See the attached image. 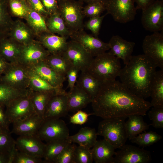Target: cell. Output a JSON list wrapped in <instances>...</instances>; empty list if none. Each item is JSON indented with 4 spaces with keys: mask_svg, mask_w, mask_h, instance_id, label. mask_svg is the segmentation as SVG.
Returning <instances> with one entry per match:
<instances>
[{
    "mask_svg": "<svg viewBox=\"0 0 163 163\" xmlns=\"http://www.w3.org/2000/svg\"><path fill=\"white\" fill-rule=\"evenodd\" d=\"M93 115L104 119L130 115L145 116L152 107L150 102L132 93L116 80L102 83L91 103Z\"/></svg>",
    "mask_w": 163,
    "mask_h": 163,
    "instance_id": "1",
    "label": "cell"
},
{
    "mask_svg": "<svg viewBox=\"0 0 163 163\" xmlns=\"http://www.w3.org/2000/svg\"><path fill=\"white\" fill-rule=\"evenodd\" d=\"M156 68L144 54L132 56L118 77L131 91L145 99L150 97L149 87Z\"/></svg>",
    "mask_w": 163,
    "mask_h": 163,
    "instance_id": "2",
    "label": "cell"
},
{
    "mask_svg": "<svg viewBox=\"0 0 163 163\" xmlns=\"http://www.w3.org/2000/svg\"><path fill=\"white\" fill-rule=\"evenodd\" d=\"M121 69L120 59L105 52L94 57L87 70L103 83L115 80Z\"/></svg>",
    "mask_w": 163,
    "mask_h": 163,
    "instance_id": "3",
    "label": "cell"
},
{
    "mask_svg": "<svg viewBox=\"0 0 163 163\" xmlns=\"http://www.w3.org/2000/svg\"><path fill=\"white\" fill-rule=\"evenodd\" d=\"M125 118L118 117L104 119L99 123L97 133L114 147L120 149L128 139Z\"/></svg>",
    "mask_w": 163,
    "mask_h": 163,
    "instance_id": "4",
    "label": "cell"
},
{
    "mask_svg": "<svg viewBox=\"0 0 163 163\" xmlns=\"http://www.w3.org/2000/svg\"><path fill=\"white\" fill-rule=\"evenodd\" d=\"M58 12L66 26L72 33L83 30V3L76 0L59 1Z\"/></svg>",
    "mask_w": 163,
    "mask_h": 163,
    "instance_id": "5",
    "label": "cell"
},
{
    "mask_svg": "<svg viewBox=\"0 0 163 163\" xmlns=\"http://www.w3.org/2000/svg\"><path fill=\"white\" fill-rule=\"evenodd\" d=\"M134 3V0H108L105 5L106 10L115 21L126 23L135 18L137 9Z\"/></svg>",
    "mask_w": 163,
    "mask_h": 163,
    "instance_id": "6",
    "label": "cell"
},
{
    "mask_svg": "<svg viewBox=\"0 0 163 163\" xmlns=\"http://www.w3.org/2000/svg\"><path fill=\"white\" fill-rule=\"evenodd\" d=\"M144 54L157 67L163 70V32H154L144 38L142 44Z\"/></svg>",
    "mask_w": 163,
    "mask_h": 163,
    "instance_id": "7",
    "label": "cell"
},
{
    "mask_svg": "<svg viewBox=\"0 0 163 163\" xmlns=\"http://www.w3.org/2000/svg\"><path fill=\"white\" fill-rule=\"evenodd\" d=\"M37 134L42 141L46 142L67 139L69 136L65 122L60 119L44 120Z\"/></svg>",
    "mask_w": 163,
    "mask_h": 163,
    "instance_id": "8",
    "label": "cell"
},
{
    "mask_svg": "<svg viewBox=\"0 0 163 163\" xmlns=\"http://www.w3.org/2000/svg\"><path fill=\"white\" fill-rule=\"evenodd\" d=\"M142 11L141 22L145 30L153 32L163 30V1L155 0Z\"/></svg>",
    "mask_w": 163,
    "mask_h": 163,
    "instance_id": "9",
    "label": "cell"
},
{
    "mask_svg": "<svg viewBox=\"0 0 163 163\" xmlns=\"http://www.w3.org/2000/svg\"><path fill=\"white\" fill-rule=\"evenodd\" d=\"M62 54L81 72L88 69L94 58L81 44L72 40L67 42Z\"/></svg>",
    "mask_w": 163,
    "mask_h": 163,
    "instance_id": "10",
    "label": "cell"
},
{
    "mask_svg": "<svg viewBox=\"0 0 163 163\" xmlns=\"http://www.w3.org/2000/svg\"><path fill=\"white\" fill-rule=\"evenodd\" d=\"M29 80L28 68L19 62L11 63L5 73L0 76V82L18 89L29 88Z\"/></svg>",
    "mask_w": 163,
    "mask_h": 163,
    "instance_id": "11",
    "label": "cell"
},
{
    "mask_svg": "<svg viewBox=\"0 0 163 163\" xmlns=\"http://www.w3.org/2000/svg\"><path fill=\"white\" fill-rule=\"evenodd\" d=\"M30 91L27 95L14 99L5 106L6 113L10 124L35 113L30 98Z\"/></svg>",
    "mask_w": 163,
    "mask_h": 163,
    "instance_id": "12",
    "label": "cell"
},
{
    "mask_svg": "<svg viewBox=\"0 0 163 163\" xmlns=\"http://www.w3.org/2000/svg\"><path fill=\"white\" fill-rule=\"evenodd\" d=\"M152 159L149 151L125 144L116 152L112 163H148Z\"/></svg>",
    "mask_w": 163,
    "mask_h": 163,
    "instance_id": "13",
    "label": "cell"
},
{
    "mask_svg": "<svg viewBox=\"0 0 163 163\" xmlns=\"http://www.w3.org/2000/svg\"><path fill=\"white\" fill-rule=\"evenodd\" d=\"M50 54L39 41L34 40L23 45L18 62L29 67L44 61Z\"/></svg>",
    "mask_w": 163,
    "mask_h": 163,
    "instance_id": "14",
    "label": "cell"
},
{
    "mask_svg": "<svg viewBox=\"0 0 163 163\" xmlns=\"http://www.w3.org/2000/svg\"><path fill=\"white\" fill-rule=\"evenodd\" d=\"M70 37L72 40L81 44L93 57L106 52L110 49L108 43L87 34L83 29L72 33Z\"/></svg>",
    "mask_w": 163,
    "mask_h": 163,
    "instance_id": "15",
    "label": "cell"
},
{
    "mask_svg": "<svg viewBox=\"0 0 163 163\" xmlns=\"http://www.w3.org/2000/svg\"><path fill=\"white\" fill-rule=\"evenodd\" d=\"M16 149L19 151L43 158L46 149L37 134L19 136L15 140Z\"/></svg>",
    "mask_w": 163,
    "mask_h": 163,
    "instance_id": "16",
    "label": "cell"
},
{
    "mask_svg": "<svg viewBox=\"0 0 163 163\" xmlns=\"http://www.w3.org/2000/svg\"><path fill=\"white\" fill-rule=\"evenodd\" d=\"M108 53L121 59L125 65L129 61L132 55L135 43L123 39L118 35H113L108 43Z\"/></svg>",
    "mask_w": 163,
    "mask_h": 163,
    "instance_id": "17",
    "label": "cell"
},
{
    "mask_svg": "<svg viewBox=\"0 0 163 163\" xmlns=\"http://www.w3.org/2000/svg\"><path fill=\"white\" fill-rule=\"evenodd\" d=\"M68 112L67 92L56 93L52 97L46 106L44 120L59 119Z\"/></svg>",
    "mask_w": 163,
    "mask_h": 163,
    "instance_id": "18",
    "label": "cell"
},
{
    "mask_svg": "<svg viewBox=\"0 0 163 163\" xmlns=\"http://www.w3.org/2000/svg\"><path fill=\"white\" fill-rule=\"evenodd\" d=\"M28 68L53 87L63 89V83L66 78L59 74L44 61Z\"/></svg>",
    "mask_w": 163,
    "mask_h": 163,
    "instance_id": "19",
    "label": "cell"
},
{
    "mask_svg": "<svg viewBox=\"0 0 163 163\" xmlns=\"http://www.w3.org/2000/svg\"><path fill=\"white\" fill-rule=\"evenodd\" d=\"M43 120L35 113L13 123L11 133L21 136L37 134Z\"/></svg>",
    "mask_w": 163,
    "mask_h": 163,
    "instance_id": "20",
    "label": "cell"
},
{
    "mask_svg": "<svg viewBox=\"0 0 163 163\" xmlns=\"http://www.w3.org/2000/svg\"><path fill=\"white\" fill-rule=\"evenodd\" d=\"M67 96L68 112H76L82 110L92 101L90 96L76 85L67 92Z\"/></svg>",
    "mask_w": 163,
    "mask_h": 163,
    "instance_id": "21",
    "label": "cell"
},
{
    "mask_svg": "<svg viewBox=\"0 0 163 163\" xmlns=\"http://www.w3.org/2000/svg\"><path fill=\"white\" fill-rule=\"evenodd\" d=\"M91 149L96 163H112L116 148L104 139L97 140Z\"/></svg>",
    "mask_w": 163,
    "mask_h": 163,
    "instance_id": "22",
    "label": "cell"
},
{
    "mask_svg": "<svg viewBox=\"0 0 163 163\" xmlns=\"http://www.w3.org/2000/svg\"><path fill=\"white\" fill-rule=\"evenodd\" d=\"M39 35V41L50 54L63 53L67 44L68 37L56 35L50 32L43 33Z\"/></svg>",
    "mask_w": 163,
    "mask_h": 163,
    "instance_id": "23",
    "label": "cell"
},
{
    "mask_svg": "<svg viewBox=\"0 0 163 163\" xmlns=\"http://www.w3.org/2000/svg\"><path fill=\"white\" fill-rule=\"evenodd\" d=\"M8 37L0 40V55L11 63L18 62L23 45Z\"/></svg>",
    "mask_w": 163,
    "mask_h": 163,
    "instance_id": "24",
    "label": "cell"
},
{
    "mask_svg": "<svg viewBox=\"0 0 163 163\" xmlns=\"http://www.w3.org/2000/svg\"><path fill=\"white\" fill-rule=\"evenodd\" d=\"M152 107H163V70L155 72L149 87Z\"/></svg>",
    "mask_w": 163,
    "mask_h": 163,
    "instance_id": "25",
    "label": "cell"
},
{
    "mask_svg": "<svg viewBox=\"0 0 163 163\" xmlns=\"http://www.w3.org/2000/svg\"><path fill=\"white\" fill-rule=\"evenodd\" d=\"M102 83L86 70L81 72L76 85L85 91L92 101L98 92Z\"/></svg>",
    "mask_w": 163,
    "mask_h": 163,
    "instance_id": "26",
    "label": "cell"
},
{
    "mask_svg": "<svg viewBox=\"0 0 163 163\" xmlns=\"http://www.w3.org/2000/svg\"><path fill=\"white\" fill-rule=\"evenodd\" d=\"M59 93L55 91H31L30 100L35 113L44 120V115L46 106L52 97Z\"/></svg>",
    "mask_w": 163,
    "mask_h": 163,
    "instance_id": "27",
    "label": "cell"
},
{
    "mask_svg": "<svg viewBox=\"0 0 163 163\" xmlns=\"http://www.w3.org/2000/svg\"><path fill=\"white\" fill-rule=\"evenodd\" d=\"M97 135L95 129L85 127L81 128L76 134L69 136L68 139L72 143L90 149L97 140Z\"/></svg>",
    "mask_w": 163,
    "mask_h": 163,
    "instance_id": "28",
    "label": "cell"
},
{
    "mask_svg": "<svg viewBox=\"0 0 163 163\" xmlns=\"http://www.w3.org/2000/svg\"><path fill=\"white\" fill-rule=\"evenodd\" d=\"M8 35L10 37L22 45H25L33 40L34 32L23 22L18 21L13 24Z\"/></svg>",
    "mask_w": 163,
    "mask_h": 163,
    "instance_id": "29",
    "label": "cell"
},
{
    "mask_svg": "<svg viewBox=\"0 0 163 163\" xmlns=\"http://www.w3.org/2000/svg\"><path fill=\"white\" fill-rule=\"evenodd\" d=\"M72 142L69 139H62L46 142L43 158L44 163H54L63 150Z\"/></svg>",
    "mask_w": 163,
    "mask_h": 163,
    "instance_id": "30",
    "label": "cell"
},
{
    "mask_svg": "<svg viewBox=\"0 0 163 163\" xmlns=\"http://www.w3.org/2000/svg\"><path fill=\"white\" fill-rule=\"evenodd\" d=\"M46 22L48 29L51 33H56L60 36L68 37L72 34L59 12L49 14L46 18Z\"/></svg>",
    "mask_w": 163,
    "mask_h": 163,
    "instance_id": "31",
    "label": "cell"
},
{
    "mask_svg": "<svg viewBox=\"0 0 163 163\" xmlns=\"http://www.w3.org/2000/svg\"><path fill=\"white\" fill-rule=\"evenodd\" d=\"M142 115L133 114L129 116L125 122V126L127 138L129 140L149 129V125L144 122Z\"/></svg>",
    "mask_w": 163,
    "mask_h": 163,
    "instance_id": "32",
    "label": "cell"
},
{
    "mask_svg": "<svg viewBox=\"0 0 163 163\" xmlns=\"http://www.w3.org/2000/svg\"><path fill=\"white\" fill-rule=\"evenodd\" d=\"M44 61L59 74L66 78L68 72L72 66L62 54H50Z\"/></svg>",
    "mask_w": 163,
    "mask_h": 163,
    "instance_id": "33",
    "label": "cell"
},
{
    "mask_svg": "<svg viewBox=\"0 0 163 163\" xmlns=\"http://www.w3.org/2000/svg\"><path fill=\"white\" fill-rule=\"evenodd\" d=\"M31 90L17 89L0 81V104L5 107L14 99L27 94Z\"/></svg>",
    "mask_w": 163,
    "mask_h": 163,
    "instance_id": "34",
    "label": "cell"
},
{
    "mask_svg": "<svg viewBox=\"0 0 163 163\" xmlns=\"http://www.w3.org/2000/svg\"><path fill=\"white\" fill-rule=\"evenodd\" d=\"M26 19L34 33L40 35L43 33L50 32L46 24V18L31 9Z\"/></svg>",
    "mask_w": 163,
    "mask_h": 163,
    "instance_id": "35",
    "label": "cell"
},
{
    "mask_svg": "<svg viewBox=\"0 0 163 163\" xmlns=\"http://www.w3.org/2000/svg\"><path fill=\"white\" fill-rule=\"evenodd\" d=\"M28 68L30 79L29 88L31 91H55L59 93H64L66 92L63 89H59L53 87L29 68Z\"/></svg>",
    "mask_w": 163,
    "mask_h": 163,
    "instance_id": "36",
    "label": "cell"
},
{
    "mask_svg": "<svg viewBox=\"0 0 163 163\" xmlns=\"http://www.w3.org/2000/svg\"><path fill=\"white\" fill-rule=\"evenodd\" d=\"M9 12L15 17L26 18L30 10L26 0H7Z\"/></svg>",
    "mask_w": 163,
    "mask_h": 163,
    "instance_id": "37",
    "label": "cell"
},
{
    "mask_svg": "<svg viewBox=\"0 0 163 163\" xmlns=\"http://www.w3.org/2000/svg\"><path fill=\"white\" fill-rule=\"evenodd\" d=\"M162 138L161 136L153 131H149L141 134L134 137L130 140L131 142L140 146H149L159 141Z\"/></svg>",
    "mask_w": 163,
    "mask_h": 163,
    "instance_id": "38",
    "label": "cell"
},
{
    "mask_svg": "<svg viewBox=\"0 0 163 163\" xmlns=\"http://www.w3.org/2000/svg\"><path fill=\"white\" fill-rule=\"evenodd\" d=\"M13 23L10 15L7 0H0V31L8 33Z\"/></svg>",
    "mask_w": 163,
    "mask_h": 163,
    "instance_id": "39",
    "label": "cell"
},
{
    "mask_svg": "<svg viewBox=\"0 0 163 163\" xmlns=\"http://www.w3.org/2000/svg\"><path fill=\"white\" fill-rule=\"evenodd\" d=\"M10 130L0 128V151L12 153L15 149V140Z\"/></svg>",
    "mask_w": 163,
    "mask_h": 163,
    "instance_id": "40",
    "label": "cell"
},
{
    "mask_svg": "<svg viewBox=\"0 0 163 163\" xmlns=\"http://www.w3.org/2000/svg\"><path fill=\"white\" fill-rule=\"evenodd\" d=\"M42 158L19 151L16 148L12 153L11 163H43Z\"/></svg>",
    "mask_w": 163,
    "mask_h": 163,
    "instance_id": "41",
    "label": "cell"
},
{
    "mask_svg": "<svg viewBox=\"0 0 163 163\" xmlns=\"http://www.w3.org/2000/svg\"><path fill=\"white\" fill-rule=\"evenodd\" d=\"M93 159L90 149L80 145L76 146L74 163H92Z\"/></svg>",
    "mask_w": 163,
    "mask_h": 163,
    "instance_id": "42",
    "label": "cell"
},
{
    "mask_svg": "<svg viewBox=\"0 0 163 163\" xmlns=\"http://www.w3.org/2000/svg\"><path fill=\"white\" fill-rule=\"evenodd\" d=\"M106 10L105 5L99 2H92L87 4L83 8L84 16L91 18L101 15Z\"/></svg>",
    "mask_w": 163,
    "mask_h": 163,
    "instance_id": "43",
    "label": "cell"
},
{
    "mask_svg": "<svg viewBox=\"0 0 163 163\" xmlns=\"http://www.w3.org/2000/svg\"><path fill=\"white\" fill-rule=\"evenodd\" d=\"M76 146L74 143L69 144L56 158L54 163H74L75 152Z\"/></svg>",
    "mask_w": 163,
    "mask_h": 163,
    "instance_id": "44",
    "label": "cell"
},
{
    "mask_svg": "<svg viewBox=\"0 0 163 163\" xmlns=\"http://www.w3.org/2000/svg\"><path fill=\"white\" fill-rule=\"evenodd\" d=\"M148 115L154 128H163V107H153L149 111Z\"/></svg>",
    "mask_w": 163,
    "mask_h": 163,
    "instance_id": "45",
    "label": "cell"
},
{
    "mask_svg": "<svg viewBox=\"0 0 163 163\" xmlns=\"http://www.w3.org/2000/svg\"><path fill=\"white\" fill-rule=\"evenodd\" d=\"M106 14L90 18L86 23V28L90 30L95 37L99 34L103 20Z\"/></svg>",
    "mask_w": 163,
    "mask_h": 163,
    "instance_id": "46",
    "label": "cell"
},
{
    "mask_svg": "<svg viewBox=\"0 0 163 163\" xmlns=\"http://www.w3.org/2000/svg\"><path fill=\"white\" fill-rule=\"evenodd\" d=\"M93 113L88 114L82 110H79L71 117L70 121L71 123L74 124L82 125L87 121L88 117Z\"/></svg>",
    "mask_w": 163,
    "mask_h": 163,
    "instance_id": "47",
    "label": "cell"
},
{
    "mask_svg": "<svg viewBox=\"0 0 163 163\" xmlns=\"http://www.w3.org/2000/svg\"><path fill=\"white\" fill-rule=\"evenodd\" d=\"M31 9L46 18L50 14L43 6L40 0H26Z\"/></svg>",
    "mask_w": 163,
    "mask_h": 163,
    "instance_id": "48",
    "label": "cell"
},
{
    "mask_svg": "<svg viewBox=\"0 0 163 163\" xmlns=\"http://www.w3.org/2000/svg\"><path fill=\"white\" fill-rule=\"evenodd\" d=\"M79 71L77 68L72 66L68 72L66 78L68 82V87L70 90L72 89L75 85Z\"/></svg>",
    "mask_w": 163,
    "mask_h": 163,
    "instance_id": "49",
    "label": "cell"
},
{
    "mask_svg": "<svg viewBox=\"0 0 163 163\" xmlns=\"http://www.w3.org/2000/svg\"><path fill=\"white\" fill-rule=\"evenodd\" d=\"M46 11L50 14L58 12L59 6L57 0H40Z\"/></svg>",
    "mask_w": 163,
    "mask_h": 163,
    "instance_id": "50",
    "label": "cell"
},
{
    "mask_svg": "<svg viewBox=\"0 0 163 163\" xmlns=\"http://www.w3.org/2000/svg\"><path fill=\"white\" fill-rule=\"evenodd\" d=\"M5 107V105L0 104V128L9 130L10 123L6 113Z\"/></svg>",
    "mask_w": 163,
    "mask_h": 163,
    "instance_id": "51",
    "label": "cell"
},
{
    "mask_svg": "<svg viewBox=\"0 0 163 163\" xmlns=\"http://www.w3.org/2000/svg\"><path fill=\"white\" fill-rule=\"evenodd\" d=\"M136 3V8L137 9L142 10L145 9L155 0H134Z\"/></svg>",
    "mask_w": 163,
    "mask_h": 163,
    "instance_id": "52",
    "label": "cell"
},
{
    "mask_svg": "<svg viewBox=\"0 0 163 163\" xmlns=\"http://www.w3.org/2000/svg\"><path fill=\"white\" fill-rule=\"evenodd\" d=\"M11 64L0 55V76L5 73Z\"/></svg>",
    "mask_w": 163,
    "mask_h": 163,
    "instance_id": "53",
    "label": "cell"
},
{
    "mask_svg": "<svg viewBox=\"0 0 163 163\" xmlns=\"http://www.w3.org/2000/svg\"><path fill=\"white\" fill-rule=\"evenodd\" d=\"M12 153L0 151V163H11Z\"/></svg>",
    "mask_w": 163,
    "mask_h": 163,
    "instance_id": "54",
    "label": "cell"
},
{
    "mask_svg": "<svg viewBox=\"0 0 163 163\" xmlns=\"http://www.w3.org/2000/svg\"><path fill=\"white\" fill-rule=\"evenodd\" d=\"M108 0H78V1L82 2L83 3V2H85L87 4H88L92 2H99L104 4L105 5Z\"/></svg>",
    "mask_w": 163,
    "mask_h": 163,
    "instance_id": "55",
    "label": "cell"
},
{
    "mask_svg": "<svg viewBox=\"0 0 163 163\" xmlns=\"http://www.w3.org/2000/svg\"><path fill=\"white\" fill-rule=\"evenodd\" d=\"M8 36V33H5L0 31V40L4 37Z\"/></svg>",
    "mask_w": 163,
    "mask_h": 163,
    "instance_id": "56",
    "label": "cell"
},
{
    "mask_svg": "<svg viewBox=\"0 0 163 163\" xmlns=\"http://www.w3.org/2000/svg\"><path fill=\"white\" fill-rule=\"evenodd\" d=\"M58 1H72V0H57Z\"/></svg>",
    "mask_w": 163,
    "mask_h": 163,
    "instance_id": "57",
    "label": "cell"
},
{
    "mask_svg": "<svg viewBox=\"0 0 163 163\" xmlns=\"http://www.w3.org/2000/svg\"><path fill=\"white\" fill-rule=\"evenodd\" d=\"M162 0V1H163V0Z\"/></svg>",
    "mask_w": 163,
    "mask_h": 163,
    "instance_id": "58",
    "label": "cell"
}]
</instances>
